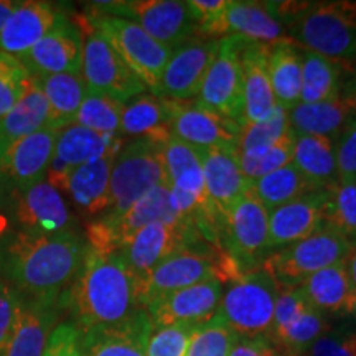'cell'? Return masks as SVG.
<instances>
[{"instance_id":"obj_38","label":"cell","mask_w":356,"mask_h":356,"mask_svg":"<svg viewBox=\"0 0 356 356\" xmlns=\"http://www.w3.org/2000/svg\"><path fill=\"white\" fill-rule=\"evenodd\" d=\"M343 66L302 48V88L300 102L330 101L341 95Z\"/></svg>"},{"instance_id":"obj_45","label":"cell","mask_w":356,"mask_h":356,"mask_svg":"<svg viewBox=\"0 0 356 356\" xmlns=\"http://www.w3.org/2000/svg\"><path fill=\"white\" fill-rule=\"evenodd\" d=\"M292 152H293V134L291 131L289 136L279 140L269 149L259 150L254 154H238L239 167L244 173V177L249 181H256L259 178L269 175L279 168L286 167L287 163L292 162Z\"/></svg>"},{"instance_id":"obj_27","label":"cell","mask_w":356,"mask_h":356,"mask_svg":"<svg viewBox=\"0 0 356 356\" xmlns=\"http://www.w3.org/2000/svg\"><path fill=\"white\" fill-rule=\"evenodd\" d=\"M243 126L264 121L274 113L275 102L267 63V44L244 43L243 55ZM241 126V127H243Z\"/></svg>"},{"instance_id":"obj_4","label":"cell","mask_w":356,"mask_h":356,"mask_svg":"<svg viewBox=\"0 0 356 356\" xmlns=\"http://www.w3.org/2000/svg\"><path fill=\"white\" fill-rule=\"evenodd\" d=\"M293 24L302 48L346 66L356 61V2L310 3Z\"/></svg>"},{"instance_id":"obj_42","label":"cell","mask_w":356,"mask_h":356,"mask_svg":"<svg viewBox=\"0 0 356 356\" xmlns=\"http://www.w3.org/2000/svg\"><path fill=\"white\" fill-rule=\"evenodd\" d=\"M122 111V102L88 89L73 124H78V126L91 129V131L99 134L121 136L119 129H121Z\"/></svg>"},{"instance_id":"obj_9","label":"cell","mask_w":356,"mask_h":356,"mask_svg":"<svg viewBox=\"0 0 356 356\" xmlns=\"http://www.w3.org/2000/svg\"><path fill=\"white\" fill-rule=\"evenodd\" d=\"M350 249L348 239L325 225L309 238L270 252L262 267L279 287H299L312 274L345 261Z\"/></svg>"},{"instance_id":"obj_31","label":"cell","mask_w":356,"mask_h":356,"mask_svg":"<svg viewBox=\"0 0 356 356\" xmlns=\"http://www.w3.org/2000/svg\"><path fill=\"white\" fill-rule=\"evenodd\" d=\"M299 287L305 292L312 307L322 314H351L356 292L346 269V259L312 274Z\"/></svg>"},{"instance_id":"obj_23","label":"cell","mask_w":356,"mask_h":356,"mask_svg":"<svg viewBox=\"0 0 356 356\" xmlns=\"http://www.w3.org/2000/svg\"><path fill=\"white\" fill-rule=\"evenodd\" d=\"M154 323L140 309L121 323L79 330L84 356H147V343Z\"/></svg>"},{"instance_id":"obj_34","label":"cell","mask_w":356,"mask_h":356,"mask_svg":"<svg viewBox=\"0 0 356 356\" xmlns=\"http://www.w3.org/2000/svg\"><path fill=\"white\" fill-rule=\"evenodd\" d=\"M229 35L248 42L270 44L282 37V22L275 15L270 2L229 0L228 6Z\"/></svg>"},{"instance_id":"obj_14","label":"cell","mask_w":356,"mask_h":356,"mask_svg":"<svg viewBox=\"0 0 356 356\" xmlns=\"http://www.w3.org/2000/svg\"><path fill=\"white\" fill-rule=\"evenodd\" d=\"M202 244L210 243L204 241L203 236L188 221H157L137 231L119 249V252L136 277V282H139L160 261L173 254L178 249L202 246Z\"/></svg>"},{"instance_id":"obj_37","label":"cell","mask_w":356,"mask_h":356,"mask_svg":"<svg viewBox=\"0 0 356 356\" xmlns=\"http://www.w3.org/2000/svg\"><path fill=\"white\" fill-rule=\"evenodd\" d=\"M33 78V76H32ZM50 104L53 115V129H61L73 124L88 88L81 73L44 74L33 78Z\"/></svg>"},{"instance_id":"obj_55","label":"cell","mask_w":356,"mask_h":356,"mask_svg":"<svg viewBox=\"0 0 356 356\" xmlns=\"http://www.w3.org/2000/svg\"><path fill=\"white\" fill-rule=\"evenodd\" d=\"M17 3H19L17 0H0V30L3 29L8 17L13 12V8L17 7Z\"/></svg>"},{"instance_id":"obj_53","label":"cell","mask_w":356,"mask_h":356,"mask_svg":"<svg viewBox=\"0 0 356 356\" xmlns=\"http://www.w3.org/2000/svg\"><path fill=\"white\" fill-rule=\"evenodd\" d=\"M229 356H291L267 337H238Z\"/></svg>"},{"instance_id":"obj_16","label":"cell","mask_w":356,"mask_h":356,"mask_svg":"<svg viewBox=\"0 0 356 356\" xmlns=\"http://www.w3.org/2000/svg\"><path fill=\"white\" fill-rule=\"evenodd\" d=\"M220 279L213 277L181 289L155 302L147 309L154 328L188 327L197 328L218 314L222 299Z\"/></svg>"},{"instance_id":"obj_57","label":"cell","mask_w":356,"mask_h":356,"mask_svg":"<svg viewBox=\"0 0 356 356\" xmlns=\"http://www.w3.org/2000/svg\"><path fill=\"white\" fill-rule=\"evenodd\" d=\"M351 314L356 315V296H355V300H353V307H351Z\"/></svg>"},{"instance_id":"obj_17","label":"cell","mask_w":356,"mask_h":356,"mask_svg":"<svg viewBox=\"0 0 356 356\" xmlns=\"http://www.w3.org/2000/svg\"><path fill=\"white\" fill-rule=\"evenodd\" d=\"M83 44L81 29L63 12L50 32L19 60L33 78L60 73L78 74L83 65Z\"/></svg>"},{"instance_id":"obj_46","label":"cell","mask_w":356,"mask_h":356,"mask_svg":"<svg viewBox=\"0 0 356 356\" xmlns=\"http://www.w3.org/2000/svg\"><path fill=\"white\" fill-rule=\"evenodd\" d=\"M229 0H190L188 7L197 24L198 38L222 40L229 37Z\"/></svg>"},{"instance_id":"obj_43","label":"cell","mask_w":356,"mask_h":356,"mask_svg":"<svg viewBox=\"0 0 356 356\" xmlns=\"http://www.w3.org/2000/svg\"><path fill=\"white\" fill-rule=\"evenodd\" d=\"M289 134H291V127H289L287 109L277 104L274 113L264 119V121L241 127L238 144H236V152H259V150L269 149V147L277 144L279 140H282Z\"/></svg>"},{"instance_id":"obj_51","label":"cell","mask_w":356,"mask_h":356,"mask_svg":"<svg viewBox=\"0 0 356 356\" xmlns=\"http://www.w3.org/2000/svg\"><path fill=\"white\" fill-rule=\"evenodd\" d=\"M338 180L356 181V122L351 121L335 140Z\"/></svg>"},{"instance_id":"obj_44","label":"cell","mask_w":356,"mask_h":356,"mask_svg":"<svg viewBox=\"0 0 356 356\" xmlns=\"http://www.w3.org/2000/svg\"><path fill=\"white\" fill-rule=\"evenodd\" d=\"M238 340L228 323L216 314L207 323L200 325L191 332V338L185 356H229Z\"/></svg>"},{"instance_id":"obj_24","label":"cell","mask_w":356,"mask_h":356,"mask_svg":"<svg viewBox=\"0 0 356 356\" xmlns=\"http://www.w3.org/2000/svg\"><path fill=\"white\" fill-rule=\"evenodd\" d=\"M61 15L63 10L51 2H19L0 30V51L13 58H22L50 32Z\"/></svg>"},{"instance_id":"obj_6","label":"cell","mask_w":356,"mask_h":356,"mask_svg":"<svg viewBox=\"0 0 356 356\" xmlns=\"http://www.w3.org/2000/svg\"><path fill=\"white\" fill-rule=\"evenodd\" d=\"M168 185L162 147L147 139L124 142L111 172V204L101 218H115L155 186Z\"/></svg>"},{"instance_id":"obj_3","label":"cell","mask_w":356,"mask_h":356,"mask_svg":"<svg viewBox=\"0 0 356 356\" xmlns=\"http://www.w3.org/2000/svg\"><path fill=\"white\" fill-rule=\"evenodd\" d=\"M79 20L99 33L114 48L152 95L160 96L162 73L173 50L154 40L139 25L121 17L108 15L88 7V13L79 17Z\"/></svg>"},{"instance_id":"obj_15","label":"cell","mask_w":356,"mask_h":356,"mask_svg":"<svg viewBox=\"0 0 356 356\" xmlns=\"http://www.w3.org/2000/svg\"><path fill=\"white\" fill-rule=\"evenodd\" d=\"M58 129H43L15 142L0 157V200L43 180L55 152Z\"/></svg>"},{"instance_id":"obj_41","label":"cell","mask_w":356,"mask_h":356,"mask_svg":"<svg viewBox=\"0 0 356 356\" xmlns=\"http://www.w3.org/2000/svg\"><path fill=\"white\" fill-rule=\"evenodd\" d=\"M325 225L356 244V181L337 180L327 190Z\"/></svg>"},{"instance_id":"obj_54","label":"cell","mask_w":356,"mask_h":356,"mask_svg":"<svg viewBox=\"0 0 356 356\" xmlns=\"http://www.w3.org/2000/svg\"><path fill=\"white\" fill-rule=\"evenodd\" d=\"M341 95H343L345 101H346V106H348L351 119H353V121L356 122V83L350 84V86L346 88L345 91H341Z\"/></svg>"},{"instance_id":"obj_25","label":"cell","mask_w":356,"mask_h":356,"mask_svg":"<svg viewBox=\"0 0 356 356\" xmlns=\"http://www.w3.org/2000/svg\"><path fill=\"white\" fill-rule=\"evenodd\" d=\"M180 106L181 102L147 91L124 104L119 134L121 137L147 139L163 147L172 139V122Z\"/></svg>"},{"instance_id":"obj_56","label":"cell","mask_w":356,"mask_h":356,"mask_svg":"<svg viewBox=\"0 0 356 356\" xmlns=\"http://www.w3.org/2000/svg\"><path fill=\"white\" fill-rule=\"evenodd\" d=\"M346 269H348L351 284H353V289L356 292V244L351 246L350 254L346 257Z\"/></svg>"},{"instance_id":"obj_2","label":"cell","mask_w":356,"mask_h":356,"mask_svg":"<svg viewBox=\"0 0 356 356\" xmlns=\"http://www.w3.org/2000/svg\"><path fill=\"white\" fill-rule=\"evenodd\" d=\"M78 330L121 323L140 310L136 277L119 251L86 248L76 277L60 299Z\"/></svg>"},{"instance_id":"obj_21","label":"cell","mask_w":356,"mask_h":356,"mask_svg":"<svg viewBox=\"0 0 356 356\" xmlns=\"http://www.w3.org/2000/svg\"><path fill=\"white\" fill-rule=\"evenodd\" d=\"M241 126L204 108L198 101L181 102L172 122L173 139L197 150L213 147H236Z\"/></svg>"},{"instance_id":"obj_33","label":"cell","mask_w":356,"mask_h":356,"mask_svg":"<svg viewBox=\"0 0 356 356\" xmlns=\"http://www.w3.org/2000/svg\"><path fill=\"white\" fill-rule=\"evenodd\" d=\"M124 139L121 136H109L86 129L78 124H70L58 132L55 155L70 168L81 167L97 160L114 150H121Z\"/></svg>"},{"instance_id":"obj_39","label":"cell","mask_w":356,"mask_h":356,"mask_svg":"<svg viewBox=\"0 0 356 356\" xmlns=\"http://www.w3.org/2000/svg\"><path fill=\"white\" fill-rule=\"evenodd\" d=\"M317 190L318 188H315L314 184L307 180L292 162L279 168V170L269 173V175L259 178V180L252 181L249 186V191L259 200L267 211Z\"/></svg>"},{"instance_id":"obj_10","label":"cell","mask_w":356,"mask_h":356,"mask_svg":"<svg viewBox=\"0 0 356 356\" xmlns=\"http://www.w3.org/2000/svg\"><path fill=\"white\" fill-rule=\"evenodd\" d=\"M89 8L108 15L121 17L139 25L159 43L170 50L198 38L197 24L188 2L178 0H124V2H92Z\"/></svg>"},{"instance_id":"obj_40","label":"cell","mask_w":356,"mask_h":356,"mask_svg":"<svg viewBox=\"0 0 356 356\" xmlns=\"http://www.w3.org/2000/svg\"><path fill=\"white\" fill-rule=\"evenodd\" d=\"M330 327L332 325L328 323L327 315L315 309V307H310L296 322H292L284 330L270 333L267 338L274 345H277L284 353L299 356Z\"/></svg>"},{"instance_id":"obj_18","label":"cell","mask_w":356,"mask_h":356,"mask_svg":"<svg viewBox=\"0 0 356 356\" xmlns=\"http://www.w3.org/2000/svg\"><path fill=\"white\" fill-rule=\"evenodd\" d=\"M220 40L193 38L172 51L162 73L160 96L177 102L193 101L215 60Z\"/></svg>"},{"instance_id":"obj_12","label":"cell","mask_w":356,"mask_h":356,"mask_svg":"<svg viewBox=\"0 0 356 356\" xmlns=\"http://www.w3.org/2000/svg\"><path fill=\"white\" fill-rule=\"evenodd\" d=\"M173 207L170 186L160 185L144 195L122 215L115 218H96L86 226L89 246L101 251H119L129 238L150 222L180 221Z\"/></svg>"},{"instance_id":"obj_35","label":"cell","mask_w":356,"mask_h":356,"mask_svg":"<svg viewBox=\"0 0 356 356\" xmlns=\"http://www.w3.org/2000/svg\"><path fill=\"white\" fill-rule=\"evenodd\" d=\"M292 163L318 190H328L338 180L335 142L327 137L293 136Z\"/></svg>"},{"instance_id":"obj_26","label":"cell","mask_w":356,"mask_h":356,"mask_svg":"<svg viewBox=\"0 0 356 356\" xmlns=\"http://www.w3.org/2000/svg\"><path fill=\"white\" fill-rule=\"evenodd\" d=\"M60 310L58 304H44L20 296L12 337L0 356H43L50 333L58 325Z\"/></svg>"},{"instance_id":"obj_22","label":"cell","mask_w":356,"mask_h":356,"mask_svg":"<svg viewBox=\"0 0 356 356\" xmlns=\"http://www.w3.org/2000/svg\"><path fill=\"white\" fill-rule=\"evenodd\" d=\"M198 152L208 200L222 220L233 204L248 193L251 181L239 167L236 147H213Z\"/></svg>"},{"instance_id":"obj_19","label":"cell","mask_w":356,"mask_h":356,"mask_svg":"<svg viewBox=\"0 0 356 356\" xmlns=\"http://www.w3.org/2000/svg\"><path fill=\"white\" fill-rule=\"evenodd\" d=\"M8 200L13 203L12 211L19 231L44 234L74 231L68 203L44 178Z\"/></svg>"},{"instance_id":"obj_36","label":"cell","mask_w":356,"mask_h":356,"mask_svg":"<svg viewBox=\"0 0 356 356\" xmlns=\"http://www.w3.org/2000/svg\"><path fill=\"white\" fill-rule=\"evenodd\" d=\"M162 155L163 163H165L168 186L172 190L210 202L207 188H204L202 159H200L197 149L172 137L162 147Z\"/></svg>"},{"instance_id":"obj_52","label":"cell","mask_w":356,"mask_h":356,"mask_svg":"<svg viewBox=\"0 0 356 356\" xmlns=\"http://www.w3.org/2000/svg\"><path fill=\"white\" fill-rule=\"evenodd\" d=\"M19 302V292L7 280L0 279V353L6 348L12 337Z\"/></svg>"},{"instance_id":"obj_20","label":"cell","mask_w":356,"mask_h":356,"mask_svg":"<svg viewBox=\"0 0 356 356\" xmlns=\"http://www.w3.org/2000/svg\"><path fill=\"white\" fill-rule=\"evenodd\" d=\"M327 190L310 191L269 211L270 252L299 243L325 226Z\"/></svg>"},{"instance_id":"obj_50","label":"cell","mask_w":356,"mask_h":356,"mask_svg":"<svg viewBox=\"0 0 356 356\" xmlns=\"http://www.w3.org/2000/svg\"><path fill=\"white\" fill-rule=\"evenodd\" d=\"M43 356H84L76 325L73 322L58 323L50 333Z\"/></svg>"},{"instance_id":"obj_28","label":"cell","mask_w":356,"mask_h":356,"mask_svg":"<svg viewBox=\"0 0 356 356\" xmlns=\"http://www.w3.org/2000/svg\"><path fill=\"white\" fill-rule=\"evenodd\" d=\"M118 152L119 150H114L71 172L65 193L68 195L74 208L88 220L92 221L101 218L109 210L111 172Z\"/></svg>"},{"instance_id":"obj_5","label":"cell","mask_w":356,"mask_h":356,"mask_svg":"<svg viewBox=\"0 0 356 356\" xmlns=\"http://www.w3.org/2000/svg\"><path fill=\"white\" fill-rule=\"evenodd\" d=\"M218 246L236 279L261 267L270 254L269 211L251 191L239 198L222 218Z\"/></svg>"},{"instance_id":"obj_32","label":"cell","mask_w":356,"mask_h":356,"mask_svg":"<svg viewBox=\"0 0 356 356\" xmlns=\"http://www.w3.org/2000/svg\"><path fill=\"white\" fill-rule=\"evenodd\" d=\"M267 63L275 102L287 111L300 102L302 48L292 38L267 44Z\"/></svg>"},{"instance_id":"obj_47","label":"cell","mask_w":356,"mask_h":356,"mask_svg":"<svg viewBox=\"0 0 356 356\" xmlns=\"http://www.w3.org/2000/svg\"><path fill=\"white\" fill-rule=\"evenodd\" d=\"M30 79L32 76L19 58L0 51V118L22 99Z\"/></svg>"},{"instance_id":"obj_29","label":"cell","mask_w":356,"mask_h":356,"mask_svg":"<svg viewBox=\"0 0 356 356\" xmlns=\"http://www.w3.org/2000/svg\"><path fill=\"white\" fill-rule=\"evenodd\" d=\"M48 127L53 129L50 104L32 78L22 99L3 118H0V157L15 142Z\"/></svg>"},{"instance_id":"obj_7","label":"cell","mask_w":356,"mask_h":356,"mask_svg":"<svg viewBox=\"0 0 356 356\" xmlns=\"http://www.w3.org/2000/svg\"><path fill=\"white\" fill-rule=\"evenodd\" d=\"M279 284L264 267L231 280L218 314L238 337H267L273 328Z\"/></svg>"},{"instance_id":"obj_13","label":"cell","mask_w":356,"mask_h":356,"mask_svg":"<svg viewBox=\"0 0 356 356\" xmlns=\"http://www.w3.org/2000/svg\"><path fill=\"white\" fill-rule=\"evenodd\" d=\"M246 40L236 35L220 40V48L203 79L198 102L213 113L243 126V66Z\"/></svg>"},{"instance_id":"obj_8","label":"cell","mask_w":356,"mask_h":356,"mask_svg":"<svg viewBox=\"0 0 356 356\" xmlns=\"http://www.w3.org/2000/svg\"><path fill=\"white\" fill-rule=\"evenodd\" d=\"M222 257L220 249L211 244L178 249L136 282L137 304L147 310L168 293L213 277L220 279Z\"/></svg>"},{"instance_id":"obj_1","label":"cell","mask_w":356,"mask_h":356,"mask_svg":"<svg viewBox=\"0 0 356 356\" xmlns=\"http://www.w3.org/2000/svg\"><path fill=\"white\" fill-rule=\"evenodd\" d=\"M88 241L76 231H15L0 251V269L25 299L58 304L76 277Z\"/></svg>"},{"instance_id":"obj_11","label":"cell","mask_w":356,"mask_h":356,"mask_svg":"<svg viewBox=\"0 0 356 356\" xmlns=\"http://www.w3.org/2000/svg\"><path fill=\"white\" fill-rule=\"evenodd\" d=\"M76 24L84 38L81 76L89 91L101 92L122 104L149 91L99 33L81 20Z\"/></svg>"},{"instance_id":"obj_48","label":"cell","mask_w":356,"mask_h":356,"mask_svg":"<svg viewBox=\"0 0 356 356\" xmlns=\"http://www.w3.org/2000/svg\"><path fill=\"white\" fill-rule=\"evenodd\" d=\"M299 356H356V328L330 327Z\"/></svg>"},{"instance_id":"obj_49","label":"cell","mask_w":356,"mask_h":356,"mask_svg":"<svg viewBox=\"0 0 356 356\" xmlns=\"http://www.w3.org/2000/svg\"><path fill=\"white\" fill-rule=\"evenodd\" d=\"M193 330L188 327L154 328L147 343V356H185Z\"/></svg>"},{"instance_id":"obj_30","label":"cell","mask_w":356,"mask_h":356,"mask_svg":"<svg viewBox=\"0 0 356 356\" xmlns=\"http://www.w3.org/2000/svg\"><path fill=\"white\" fill-rule=\"evenodd\" d=\"M287 118L293 136H318L333 142L353 121L343 95L314 104L299 102L287 111Z\"/></svg>"}]
</instances>
